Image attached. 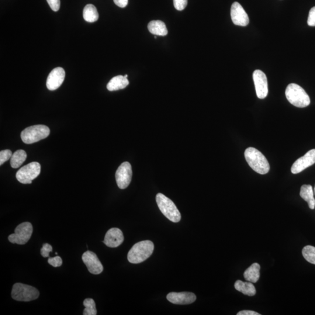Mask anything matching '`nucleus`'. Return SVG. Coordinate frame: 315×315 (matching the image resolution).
Segmentation results:
<instances>
[{
	"instance_id": "obj_1",
	"label": "nucleus",
	"mask_w": 315,
	"mask_h": 315,
	"mask_svg": "<svg viewBox=\"0 0 315 315\" xmlns=\"http://www.w3.org/2000/svg\"><path fill=\"white\" fill-rule=\"evenodd\" d=\"M245 157L250 167L258 174L265 175L269 172L270 165L267 159L257 149L248 148L245 151Z\"/></svg>"
},
{
	"instance_id": "obj_30",
	"label": "nucleus",
	"mask_w": 315,
	"mask_h": 315,
	"mask_svg": "<svg viewBox=\"0 0 315 315\" xmlns=\"http://www.w3.org/2000/svg\"><path fill=\"white\" fill-rule=\"evenodd\" d=\"M48 4L53 11L57 12L60 7V0H47Z\"/></svg>"
},
{
	"instance_id": "obj_8",
	"label": "nucleus",
	"mask_w": 315,
	"mask_h": 315,
	"mask_svg": "<svg viewBox=\"0 0 315 315\" xmlns=\"http://www.w3.org/2000/svg\"><path fill=\"white\" fill-rule=\"evenodd\" d=\"M33 233L32 225L25 222L16 227L14 234L10 235L8 240L12 244L24 245L29 241Z\"/></svg>"
},
{
	"instance_id": "obj_21",
	"label": "nucleus",
	"mask_w": 315,
	"mask_h": 315,
	"mask_svg": "<svg viewBox=\"0 0 315 315\" xmlns=\"http://www.w3.org/2000/svg\"><path fill=\"white\" fill-rule=\"evenodd\" d=\"M300 196L308 204L310 208L314 210L315 207V199L314 197L313 187L311 185H305L301 188Z\"/></svg>"
},
{
	"instance_id": "obj_16",
	"label": "nucleus",
	"mask_w": 315,
	"mask_h": 315,
	"mask_svg": "<svg viewBox=\"0 0 315 315\" xmlns=\"http://www.w3.org/2000/svg\"><path fill=\"white\" fill-rule=\"evenodd\" d=\"M167 298L169 302L177 305H188L196 300L195 294L189 292L171 293Z\"/></svg>"
},
{
	"instance_id": "obj_15",
	"label": "nucleus",
	"mask_w": 315,
	"mask_h": 315,
	"mask_svg": "<svg viewBox=\"0 0 315 315\" xmlns=\"http://www.w3.org/2000/svg\"><path fill=\"white\" fill-rule=\"evenodd\" d=\"M124 236L119 228H113L106 234L103 243L110 248H117L123 243Z\"/></svg>"
},
{
	"instance_id": "obj_10",
	"label": "nucleus",
	"mask_w": 315,
	"mask_h": 315,
	"mask_svg": "<svg viewBox=\"0 0 315 315\" xmlns=\"http://www.w3.org/2000/svg\"><path fill=\"white\" fill-rule=\"evenodd\" d=\"M256 94L259 99H265L268 94V79L261 70H257L253 74Z\"/></svg>"
},
{
	"instance_id": "obj_24",
	"label": "nucleus",
	"mask_w": 315,
	"mask_h": 315,
	"mask_svg": "<svg viewBox=\"0 0 315 315\" xmlns=\"http://www.w3.org/2000/svg\"><path fill=\"white\" fill-rule=\"evenodd\" d=\"M303 255L307 262L315 265V247L306 246L303 249Z\"/></svg>"
},
{
	"instance_id": "obj_11",
	"label": "nucleus",
	"mask_w": 315,
	"mask_h": 315,
	"mask_svg": "<svg viewBox=\"0 0 315 315\" xmlns=\"http://www.w3.org/2000/svg\"><path fill=\"white\" fill-rule=\"evenodd\" d=\"M82 259L91 274L99 275L103 272V266L95 253L86 251L82 255Z\"/></svg>"
},
{
	"instance_id": "obj_9",
	"label": "nucleus",
	"mask_w": 315,
	"mask_h": 315,
	"mask_svg": "<svg viewBox=\"0 0 315 315\" xmlns=\"http://www.w3.org/2000/svg\"><path fill=\"white\" fill-rule=\"evenodd\" d=\"M132 169L129 162H124L120 165L116 173L117 185L121 189L127 188L132 178Z\"/></svg>"
},
{
	"instance_id": "obj_23",
	"label": "nucleus",
	"mask_w": 315,
	"mask_h": 315,
	"mask_svg": "<svg viewBox=\"0 0 315 315\" xmlns=\"http://www.w3.org/2000/svg\"><path fill=\"white\" fill-rule=\"evenodd\" d=\"M27 154L26 152L22 150H17L13 153L11 158V167L16 169L21 166L26 160Z\"/></svg>"
},
{
	"instance_id": "obj_31",
	"label": "nucleus",
	"mask_w": 315,
	"mask_h": 315,
	"mask_svg": "<svg viewBox=\"0 0 315 315\" xmlns=\"http://www.w3.org/2000/svg\"><path fill=\"white\" fill-rule=\"evenodd\" d=\"M308 24L310 26H315V6L310 10L308 15Z\"/></svg>"
},
{
	"instance_id": "obj_25",
	"label": "nucleus",
	"mask_w": 315,
	"mask_h": 315,
	"mask_svg": "<svg viewBox=\"0 0 315 315\" xmlns=\"http://www.w3.org/2000/svg\"><path fill=\"white\" fill-rule=\"evenodd\" d=\"M85 309L83 315H96L97 311L94 300L91 299H86L84 301Z\"/></svg>"
},
{
	"instance_id": "obj_5",
	"label": "nucleus",
	"mask_w": 315,
	"mask_h": 315,
	"mask_svg": "<svg viewBox=\"0 0 315 315\" xmlns=\"http://www.w3.org/2000/svg\"><path fill=\"white\" fill-rule=\"evenodd\" d=\"M50 133L49 128L39 124L26 128L22 131L20 137L24 143L30 144L44 139L49 136Z\"/></svg>"
},
{
	"instance_id": "obj_12",
	"label": "nucleus",
	"mask_w": 315,
	"mask_h": 315,
	"mask_svg": "<svg viewBox=\"0 0 315 315\" xmlns=\"http://www.w3.org/2000/svg\"><path fill=\"white\" fill-rule=\"evenodd\" d=\"M314 164H315V149L308 151L303 157L298 159L292 166V172L294 174H299Z\"/></svg>"
},
{
	"instance_id": "obj_36",
	"label": "nucleus",
	"mask_w": 315,
	"mask_h": 315,
	"mask_svg": "<svg viewBox=\"0 0 315 315\" xmlns=\"http://www.w3.org/2000/svg\"></svg>"
},
{
	"instance_id": "obj_17",
	"label": "nucleus",
	"mask_w": 315,
	"mask_h": 315,
	"mask_svg": "<svg viewBox=\"0 0 315 315\" xmlns=\"http://www.w3.org/2000/svg\"><path fill=\"white\" fill-rule=\"evenodd\" d=\"M129 84V81L127 78L123 75H117L109 82L107 85V89L109 91H117L125 88Z\"/></svg>"
},
{
	"instance_id": "obj_33",
	"label": "nucleus",
	"mask_w": 315,
	"mask_h": 315,
	"mask_svg": "<svg viewBox=\"0 0 315 315\" xmlns=\"http://www.w3.org/2000/svg\"><path fill=\"white\" fill-rule=\"evenodd\" d=\"M237 315H261V314L252 311H242L239 312Z\"/></svg>"
},
{
	"instance_id": "obj_35",
	"label": "nucleus",
	"mask_w": 315,
	"mask_h": 315,
	"mask_svg": "<svg viewBox=\"0 0 315 315\" xmlns=\"http://www.w3.org/2000/svg\"><path fill=\"white\" fill-rule=\"evenodd\" d=\"M154 38H155V39H156V38H157V36H155Z\"/></svg>"
},
{
	"instance_id": "obj_18",
	"label": "nucleus",
	"mask_w": 315,
	"mask_h": 315,
	"mask_svg": "<svg viewBox=\"0 0 315 315\" xmlns=\"http://www.w3.org/2000/svg\"><path fill=\"white\" fill-rule=\"evenodd\" d=\"M148 29L155 35L165 36L168 34L167 26L161 20H152L148 23Z\"/></svg>"
},
{
	"instance_id": "obj_7",
	"label": "nucleus",
	"mask_w": 315,
	"mask_h": 315,
	"mask_svg": "<svg viewBox=\"0 0 315 315\" xmlns=\"http://www.w3.org/2000/svg\"><path fill=\"white\" fill-rule=\"evenodd\" d=\"M40 171L39 162H32L20 168L16 172V178L22 184H31L33 180L40 175Z\"/></svg>"
},
{
	"instance_id": "obj_2",
	"label": "nucleus",
	"mask_w": 315,
	"mask_h": 315,
	"mask_svg": "<svg viewBox=\"0 0 315 315\" xmlns=\"http://www.w3.org/2000/svg\"><path fill=\"white\" fill-rule=\"evenodd\" d=\"M154 245L150 241L138 242L130 249L127 255L128 261L131 264H138L147 260L153 253Z\"/></svg>"
},
{
	"instance_id": "obj_26",
	"label": "nucleus",
	"mask_w": 315,
	"mask_h": 315,
	"mask_svg": "<svg viewBox=\"0 0 315 315\" xmlns=\"http://www.w3.org/2000/svg\"><path fill=\"white\" fill-rule=\"evenodd\" d=\"M12 152L9 150H2L0 152V165H2L12 157Z\"/></svg>"
},
{
	"instance_id": "obj_32",
	"label": "nucleus",
	"mask_w": 315,
	"mask_h": 315,
	"mask_svg": "<svg viewBox=\"0 0 315 315\" xmlns=\"http://www.w3.org/2000/svg\"><path fill=\"white\" fill-rule=\"evenodd\" d=\"M113 1L120 8H125L128 4V0H113Z\"/></svg>"
},
{
	"instance_id": "obj_3",
	"label": "nucleus",
	"mask_w": 315,
	"mask_h": 315,
	"mask_svg": "<svg viewBox=\"0 0 315 315\" xmlns=\"http://www.w3.org/2000/svg\"><path fill=\"white\" fill-rule=\"evenodd\" d=\"M286 96L290 103L298 108H306L311 103L310 96L306 91L296 84H290L287 86Z\"/></svg>"
},
{
	"instance_id": "obj_22",
	"label": "nucleus",
	"mask_w": 315,
	"mask_h": 315,
	"mask_svg": "<svg viewBox=\"0 0 315 315\" xmlns=\"http://www.w3.org/2000/svg\"><path fill=\"white\" fill-rule=\"evenodd\" d=\"M83 17L86 22H95L99 19V13L94 5L87 4L83 10Z\"/></svg>"
},
{
	"instance_id": "obj_6",
	"label": "nucleus",
	"mask_w": 315,
	"mask_h": 315,
	"mask_svg": "<svg viewBox=\"0 0 315 315\" xmlns=\"http://www.w3.org/2000/svg\"><path fill=\"white\" fill-rule=\"evenodd\" d=\"M11 296L16 301L29 302L38 299L39 292L33 287L22 283H16L12 287Z\"/></svg>"
},
{
	"instance_id": "obj_28",
	"label": "nucleus",
	"mask_w": 315,
	"mask_h": 315,
	"mask_svg": "<svg viewBox=\"0 0 315 315\" xmlns=\"http://www.w3.org/2000/svg\"><path fill=\"white\" fill-rule=\"evenodd\" d=\"M175 8L178 11H182L188 5V0H174Z\"/></svg>"
},
{
	"instance_id": "obj_20",
	"label": "nucleus",
	"mask_w": 315,
	"mask_h": 315,
	"mask_svg": "<svg viewBox=\"0 0 315 315\" xmlns=\"http://www.w3.org/2000/svg\"><path fill=\"white\" fill-rule=\"evenodd\" d=\"M235 289L238 292L248 296H254L256 293L255 287L251 282H244L237 280L234 285Z\"/></svg>"
},
{
	"instance_id": "obj_13",
	"label": "nucleus",
	"mask_w": 315,
	"mask_h": 315,
	"mask_svg": "<svg viewBox=\"0 0 315 315\" xmlns=\"http://www.w3.org/2000/svg\"><path fill=\"white\" fill-rule=\"evenodd\" d=\"M231 16L235 25L241 26H247L249 18L242 6L238 2H235L231 6Z\"/></svg>"
},
{
	"instance_id": "obj_14",
	"label": "nucleus",
	"mask_w": 315,
	"mask_h": 315,
	"mask_svg": "<svg viewBox=\"0 0 315 315\" xmlns=\"http://www.w3.org/2000/svg\"><path fill=\"white\" fill-rule=\"evenodd\" d=\"M65 76V72L63 68L57 67L53 69L48 75L46 86L50 91L56 90L63 84Z\"/></svg>"
},
{
	"instance_id": "obj_19",
	"label": "nucleus",
	"mask_w": 315,
	"mask_h": 315,
	"mask_svg": "<svg viewBox=\"0 0 315 315\" xmlns=\"http://www.w3.org/2000/svg\"><path fill=\"white\" fill-rule=\"evenodd\" d=\"M260 270H261V266L257 263L252 264L244 272L245 279L247 282L252 283H257L260 278Z\"/></svg>"
},
{
	"instance_id": "obj_27",
	"label": "nucleus",
	"mask_w": 315,
	"mask_h": 315,
	"mask_svg": "<svg viewBox=\"0 0 315 315\" xmlns=\"http://www.w3.org/2000/svg\"><path fill=\"white\" fill-rule=\"evenodd\" d=\"M48 264L54 268H57L60 267L63 264V261L60 256H57L56 257L48 258Z\"/></svg>"
},
{
	"instance_id": "obj_34",
	"label": "nucleus",
	"mask_w": 315,
	"mask_h": 315,
	"mask_svg": "<svg viewBox=\"0 0 315 315\" xmlns=\"http://www.w3.org/2000/svg\"><path fill=\"white\" fill-rule=\"evenodd\" d=\"M124 77H125L126 78H127L128 77V75L126 74V75H124Z\"/></svg>"
},
{
	"instance_id": "obj_4",
	"label": "nucleus",
	"mask_w": 315,
	"mask_h": 315,
	"mask_svg": "<svg viewBox=\"0 0 315 315\" xmlns=\"http://www.w3.org/2000/svg\"><path fill=\"white\" fill-rule=\"evenodd\" d=\"M156 201L161 213L173 223H178L181 220V214L175 204L168 197L162 193L157 194Z\"/></svg>"
},
{
	"instance_id": "obj_29",
	"label": "nucleus",
	"mask_w": 315,
	"mask_h": 315,
	"mask_svg": "<svg viewBox=\"0 0 315 315\" xmlns=\"http://www.w3.org/2000/svg\"><path fill=\"white\" fill-rule=\"evenodd\" d=\"M53 251V248L48 244H44L42 248L40 250V254L43 258H48L50 252Z\"/></svg>"
}]
</instances>
